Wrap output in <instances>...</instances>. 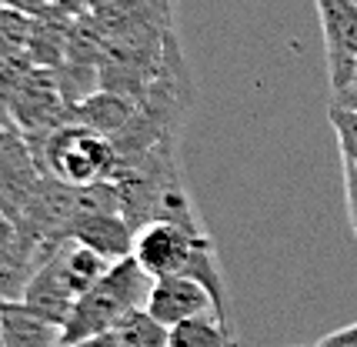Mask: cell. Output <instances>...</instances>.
Wrapping results in <instances>:
<instances>
[{
	"mask_svg": "<svg viewBox=\"0 0 357 347\" xmlns=\"http://www.w3.org/2000/svg\"><path fill=\"white\" fill-rule=\"evenodd\" d=\"M40 164L17 127H0V210L17 221L40 184Z\"/></svg>",
	"mask_w": 357,
	"mask_h": 347,
	"instance_id": "8992f818",
	"label": "cell"
},
{
	"mask_svg": "<svg viewBox=\"0 0 357 347\" xmlns=\"http://www.w3.org/2000/svg\"><path fill=\"white\" fill-rule=\"evenodd\" d=\"M27 144L40 171L70 187H91L100 180H114L121 167L114 141L77 121H67L44 137H27Z\"/></svg>",
	"mask_w": 357,
	"mask_h": 347,
	"instance_id": "7a4b0ae2",
	"label": "cell"
},
{
	"mask_svg": "<svg viewBox=\"0 0 357 347\" xmlns=\"http://www.w3.org/2000/svg\"><path fill=\"white\" fill-rule=\"evenodd\" d=\"M327 54L331 100L351 91L357 77V7L351 0H314Z\"/></svg>",
	"mask_w": 357,
	"mask_h": 347,
	"instance_id": "277c9868",
	"label": "cell"
},
{
	"mask_svg": "<svg viewBox=\"0 0 357 347\" xmlns=\"http://www.w3.org/2000/svg\"><path fill=\"white\" fill-rule=\"evenodd\" d=\"M144 311L154 321H160L164 327H174V324L190 321V317L214 314V300L197 281L177 274V277H157L151 284L147 300H144Z\"/></svg>",
	"mask_w": 357,
	"mask_h": 347,
	"instance_id": "52a82bcc",
	"label": "cell"
},
{
	"mask_svg": "<svg viewBox=\"0 0 357 347\" xmlns=\"http://www.w3.org/2000/svg\"><path fill=\"white\" fill-rule=\"evenodd\" d=\"M331 127L337 134V147H347L357 154V111L351 107H331Z\"/></svg>",
	"mask_w": 357,
	"mask_h": 347,
	"instance_id": "9a60e30c",
	"label": "cell"
},
{
	"mask_svg": "<svg viewBox=\"0 0 357 347\" xmlns=\"http://www.w3.org/2000/svg\"><path fill=\"white\" fill-rule=\"evenodd\" d=\"M0 347H3V341H0Z\"/></svg>",
	"mask_w": 357,
	"mask_h": 347,
	"instance_id": "603a6c76",
	"label": "cell"
},
{
	"mask_svg": "<svg viewBox=\"0 0 357 347\" xmlns=\"http://www.w3.org/2000/svg\"><path fill=\"white\" fill-rule=\"evenodd\" d=\"M110 0H91V7H107Z\"/></svg>",
	"mask_w": 357,
	"mask_h": 347,
	"instance_id": "44dd1931",
	"label": "cell"
},
{
	"mask_svg": "<svg viewBox=\"0 0 357 347\" xmlns=\"http://www.w3.org/2000/svg\"><path fill=\"white\" fill-rule=\"evenodd\" d=\"M151 284H154V277H147L134 257L114 261L104 270V277L74 304L70 317L61 327V344H74V341L93 337V334L114 331L130 311L144 307Z\"/></svg>",
	"mask_w": 357,
	"mask_h": 347,
	"instance_id": "3957f363",
	"label": "cell"
},
{
	"mask_svg": "<svg viewBox=\"0 0 357 347\" xmlns=\"http://www.w3.org/2000/svg\"><path fill=\"white\" fill-rule=\"evenodd\" d=\"M114 334H117V344L121 347H171V327H164L160 321H154L144 307L130 311L114 327Z\"/></svg>",
	"mask_w": 357,
	"mask_h": 347,
	"instance_id": "5bb4252c",
	"label": "cell"
},
{
	"mask_svg": "<svg viewBox=\"0 0 357 347\" xmlns=\"http://www.w3.org/2000/svg\"><path fill=\"white\" fill-rule=\"evenodd\" d=\"M47 261V254L17 231V224L0 210V300H20L33 270Z\"/></svg>",
	"mask_w": 357,
	"mask_h": 347,
	"instance_id": "ba28073f",
	"label": "cell"
},
{
	"mask_svg": "<svg viewBox=\"0 0 357 347\" xmlns=\"http://www.w3.org/2000/svg\"><path fill=\"white\" fill-rule=\"evenodd\" d=\"M61 347H121L117 344V334H93V337H84V341H74V344H61Z\"/></svg>",
	"mask_w": 357,
	"mask_h": 347,
	"instance_id": "ac0fdd59",
	"label": "cell"
},
{
	"mask_svg": "<svg viewBox=\"0 0 357 347\" xmlns=\"http://www.w3.org/2000/svg\"><path fill=\"white\" fill-rule=\"evenodd\" d=\"M287 347H301V344H287Z\"/></svg>",
	"mask_w": 357,
	"mask_h": 347,
	"instance_id": "7402d4cb",
	"label": "cell"
},
{
	"mask_svg": "<svg viewBox=\"0 0 357 347\" xmlns=\"http://www.w3.org/2000/svg\"><path fill=\"white\" fill-rule=\"evenodd\" d=\"M70 240L91 247L107 261H121V257H130L134 227L124 217V210H77V217L70 224Z\"/></svg>",
	"mask_w": 357,
	"mask_h": 347,
	"instance_id": "9c48e42d",
	"label": "cell"
},
{
	"mask_svg": "<svg viewBox=\"0 0 357 347\" xmlns=\"http://www.w3.org/2000/svg\"><path fill=\"white\" fill-rule=\"evenodd\" d=\"M331 107H351V111H357V77H354V84H351V91H347V94H341V97H334V100H331Z\"/></svg>",
	"mask_w": 357,
	"mask_h": 347,
	"instance_id": "d6986e66",
	"label": "cell"
},
{
	"mask_svg": "<svg viewBox=\"0 0 357 347\" xmlns=\"http://www.w3.org/2000/svg\"><path fill=\"white\" fill-rule=\"evenodd\" d=\"M201 237H204V231H187V227L171 224V221H151V224H144L140 231H134L130 257L154 281L157 277H177V274L187 270Z\"/></svg>",
	"mask_w": 357,
	"mask_h": 347,
	"instance_id": "5b68a950",
	"label": "cell"
},
{
	"mask_svg": "<svg viewBox=\"0 0 357 347\" xmlns=\"http://www.w3.org/2000/svg\"><path fill=\"white\" fill-rule=\"evenodd\" d=\"M184 277L197 281V284L211 294V300H214V314L231 327V298H227V281H224V268H220L218 247H214V240H211L207 234L197 240L194 257H190V264H187Z\"/></svg>",
	"mask_w": 357,
	"mask_h": 347,
	"instance_id": "7c38bea8",
	"label": "cell"
},
{
	"mask_svg": "<svg viewBox=\"0 0 357 347\" xmlns=\"http://www.w3.org/2000/svg\"><path fill=\"white\" fill-rule=\"evenodd\" d=\"M134 111H137V100H130L124 94H114V91H100V94H87L80 104H74L70 107V121H77V124L91 127V130L114 141L130 124Z\"/></svg>",
	"mask_w": 357,
	"mask_h": 347,
	"instance_id": "8fae6325",
	"label": "cell"
},
{
	"mask_svg": "<svg viewBox=\"0 0 357 347\" xmlns=\"http://www.w3.org/2000/svg\"><path fill=\"white\" fill-rule=\"evenodd\" d=\"M110 264L114 261L93 254L91 247H84L77 240H63L61 247L47 254V261L33 270V277L20 294V304H27L33 314L63 327L74 304L104 277V270Z\"/></svg>",
	"mask_w": 357,
	"mask_h": 347,
	"instance_id": "6da1fadb",
	"label": "cell"
},
{
	"mask_svg": "<svg viewBox=\"0 0 357 347\" xmlns=\"http://www.w3.org/2000/svg\"><path fill=\"white\" fill-rule=\"evenodd\" d=\"M314 347H357V321L354 324H347V327L331 331L327 337H321Z\"/></svg>",
	"mask_w": 357,
	"mask_h": 347,
	"instance_id": "e0dca14e",
	"label": "cell"
},
{
	"mask_svg": "<svg viewBox=\"0 0 357 347\" xmlns=\"http://www.w3.org/2000/svg\"><path fill=\"white\" fill-rule=\"evenodd\" d=\"M0 341L3 347H61V327L20 300H0Z\"/></svg>",
	"mask_w": 357,
	"mask_h": 347,
	"instance_id": "30bf717a",
	"label": "cell"
},
{
	"mask_svg": "<svg viewBox=\"0 0 357 347\" xmlns=\"http://www.w3.org/2000/svg\"><path fill=\"white\" fill-rule=\"evenodd\" d=\"M337 151H341V160H351V164L357 167V154H354V151H347V147H337Z\"/></svg>",
	"mask_w": 357,
	"mask_h": 347,
	"instance_id": "ffe728a7",
	"label": "cell"
},
{
	"mask_svg": "<svg viewBox=\"0 0 357 347\" xmlns=\"http://www.w3.org/2000/svg\"><path fill=\"white\" fill-rule=\"evenodd\" d=\"M171 347H237V341L218 314H201L174 324Z\"/></svg>",
	"mask_w": 357,
	"mask_h": 347,
	"instance_id": "4fadbf2b",
	"label": "cell"
},
{
	"mask_svg": "<svg viewBox=\"0 0 357 347\" xmlns=\"http://www.w3.org/2000/svg\"><path fill=\"white\" fill-rule=\"evenodd\" d=\"M344 171V204H347V217H351V227H354L357 237V167L351 160H341Z\"/></svg>",
	"mask_w": 357,
	"mask_h": 347,
	"instance_id": "2e32d148",
	"label": "cell"
}]
</instances>
